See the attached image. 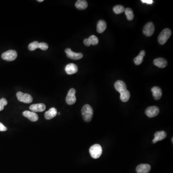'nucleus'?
<instances>
[{
	"mask_svg": "<svg viewBox=\"0 0 173 173\" xmlns=\"http://www.w3.org/2000/svg\"><path fill=\"white\" fill-rule=\"evenodd\" d=\"M81 113L85 122H89L91 121L93 115V110L91 106L89 104H85L82 107Z\"/></svg>",
	"mask_w": 173,
	"mask_h": 173,
	"instance_id": "1",
	"label": "nucleus"
},
{
	"mask_svg": "<svg viewBox=\"0 0 173 173\" xmlns=\"http://www.w3.org/2000/svg\"><path fill=\"white\" fill-rule=\"evenodd\" d=\"M89 151H90V154L92 158L98 159L100 157L102 154V149L100 145L95 144L90 147Z\"/></svg>",
	"mask_w": 173,
	"mask_h": 173,
	"instance_id": "2",
	"label": "nucleus"
},
{
	"mask_svg": "<svg viewBox=\"0 0 173 173\" xmlns=\"http://www.w3.org/2000/svg\"><path fill=\"white\" fill-rule=\"evenodd\" d=\"M172 34V32L170 29H165L162 30L161 33L159 35L158 42L160 44L163 45L167 41Z\"/></svg>",
	"mask_w": 173,
	"mask_h": 173,
	"instance_id": "3",
	"label": "nucleus"
},
{
	"mask_svg": "<svg viewBox=\"0 0 173 173\" xmlns=\"http://www.w3.org/2000/svg\"><path fill=\"white\" fill-rule=\"evenodd\" d=\"M17 56V53L14 50H8L3 52L2 55V58L3 60L7 61H12L15 60Z\"/></svg>",
	"mask_w": 173,
	"mask_h": 173,
	"instance_id": "4",
	"label": "nucleus"
},
{
	"mask_svg": "<svg viewBox=\"0 0 173 173\" xmlns=\"http://www.w3.org/2000/svg\"><path fill=\"white\" fill-rule=\"evenodd\" d=\"M17 97L18 101L25 103H30L33 101V98L30 94L24 93L19 91L17 93Z\"/></svg>",
	"mask_w": 173,
	"mask_h": 173,
	"instance_id": "5",
	"label": "nucleus"
},
{
	"mask_svg": "<svg viewBox=\"0 0 173 173\" xmlns=\"http://www.w3.org/2000/svg\"><path fill=\"white\" fill-rule=\"evenodd\" d=\"M154 29H155V28H154V24L153 23L150 22L147 23L144 26L143 29V33L147 37H150L153 35L154 32Z\"/></svg>",
	"mask_w": 173,
	"mask_h": 173,
	"instance_id": "6",
	"label": "nucleus"
},
{
	"mask_svg": "<svg viewBox=\"0 0 173 173\" xmlns=\"http://www.w3.org/2000/svg\"><path fill=\"white\" fill-rule=\"evenodd\" d=\"M75 89L72 88L69 90L67 95V98H66V102L69 105H72L74 104L76 102V97H75Z\"/></svg>",
	"mask_w": 173,
	"mask_h": 173,
	"instance_id": "7",
	"label": "nucleus"
},
{
	"mask_svg": "<svg viewBox=\"0 0 173 173\" xmlns=\"http://www.w3.org/2000/svg\"><path fill=\"white\" fill-rule=\"evenodd\" d=\"M160 110L158 107L156 106L148 107L146 109L145 113L150 118L154 117L159 113Z\"/></svg>",
	"mask_w": 173,
	"mask_h": 173,
	"instance_id": "8",
	"label": "nucleus"
},
{
	"mask_svg": "<svg viewBox=\"0 0 173 173\" xmlns=\"http://www.w3.org/2000/svg\"><path fill=\"white\" fill-rule=\"evenodd\" d=\"M65 52L67 53L68 57L73 60H79L83 57V55L81 53H77L72 51L70 48H67L65 50Z\"/></svg>",
	"mask_w": 173,
	"mask_h": 173,
	"instance_id": "9",
	"label": "nucleus"
},
{
	"mask_svg": "<svg viewBox=\"0 0 173 173\" xmlns=\"http://www.w3.org/2000/svg\"><path fill=\"white\" fill-rule=\"evenodd\" d=\"M99 43V39L94 35H91L88 39L84 40V44L87 46H90V45H96Z\"/></svg>",
	"mask_w": 173,
	"mask_h": 173,
	"instance_id": "10",
	"label": "nucleus"
},
{
	"mask_svg": "<svg viewBox=\"0 0 173 173\" xmlns=\"http://www.w3.org/2000/svg\"><path fill=\"white\" fill-rule=\"evenodd\" d=\"M46 106L43 103H37L32 104L29 107V109L33 112H41L44 111Z\"/></svg>",
	"mask_w": 173,
	"mask_h": 173,
	"instance_id": "11",
	"label": "nucleus"
},
{
	"mask_svg": "<svg viewBox=\"0 0 173 173\" xmlns=\"http://www.w3.org/2000/svg\"><path fill=\"white\" fill-rule=\"evenodd\" d=\"M115 90L121 94L127 90V85L124 81L122 80H118L114 83Z\"/></svg>",
	"mask_w": 173,
	"mask_h": 173,
	"instance_id": "12",
	"label": "nucleus"
},
{
	"mask_svg": "<svg viewBox=\"0 0 173 173\" xmlns=\"http://www.w3.org/2000/svg\"><path fill=\"white\" fill-rule=\"evenodd\" d=\"M23 115L25 117L29 119L32 122H36L39 119L38 114L33 112L29 111H25L23 113Z\"/></svg>",
	"mask_w": 173,
	"mask_h": 173,
	"instance_id": "13",
	"label": "nucleus"
},
{
	"mask_svg": "<svg viewBox=\"0 0 173 173\" xmlns=\"http://www.w3.org/2000/svg\"><path fill=\"white\" fill-rule=\"evenodd\" d=\"M167 133L164 131H157L154 134V138L152 140L153 143H156L157 141L164 140L167 137Z\"/></svg>",
	"mask_w": 173,
	"mask_h": 173,
	"instance_id": "14",
	"label": "nucleus"
},
{
	"mask_svg": "<svg viewBox=\"0 0 173 173\" xmlns=\"http://www.w3.org/2000/svg\"><path fill=\"white\" fill-rule=\"evenodd\" d=\"M151 167L148 164H140L136 168L138 173H149L151 170Z\"/></svg>",
	"mask_w": 173,
	"mask_h": 173,
	"instance_id": "15",
	"label": "nucleus"
},
{
	"mask_svg": "<svg viewBox=\"0 0 173 173\" xmlns=\"http://www.w3.org/2000/svg\"><path fill=\"white\" fill-rule=\"evenodd\" d=\"M65 71L67 74H74L78 72V67L77 65L74 63H69L66 66L65 68Z\"/></svg>",
	"mask_w": 173,
	"mask_h": 173,
	"instance_id": "16",
	"label": "nucleus"
},
{
	"mask_svg": "<svg viewBox=\"0 0 173 173\" xmlns=\"http://www.w3.org/2000/svg\"><path fill=\"white\" fill-rule=\"evenodd\" d=\"M153 63L155 66L161 68L165 67L167 64V62L163 58H158L157 59H154Z\"/></svg>",
	"mask_w": 173,
	"mask_h": 173,
	"instance_id": "17",
	"label": "nucleus"
},
{
	"mask_svg": "<svg viewBox=\"0 0 173 173\" xmlns=\"http://www.w3.org/2000/svg\"><path fill=\"white\" fill-rule=\"evenodd\" d=\"M153 97L156 100H160L162 95V91L161 88L158 87H153L152 89Z\"/></svg>",
	"mask_w": 173,
	"mask_h": 173,
	"instance_id": "18",
	"label": "nucleus"
},
{
	"mask_svg": "<svg viewBox=\"0 0 173 173\" xmlns=\"http://www.w3.org/2000/svg\"><path fill=\"white\" fill-rule=\"evenodd\" d=\"M57 114V111L56 109L54 107L51 108V109H49V111H47L45 113V118L47 120H50L55 117Z\"/></svg>",
	"mask_w": 173,
	"mask_h": 173,
	"instance_id": "19",
	"label": "nucleus"
},
{
	"mask_svg": "<svg viewBox=\"0 0 173 173\" xmlns=\"http://www.w3.org/2000/svg\"><path fill=\"white\" fill-rule=\"evenodd\" d=\"M107 24L106 21L103 20H100L98 21L97 25V30L99 33H102L106 29Z\"/></svg>",
	"mask_w": 173,
	"mask_h": 173,
	"instance_id": "20",
	"label": "nucleus"
},
{
	"mask_svg": "<svg viewBox=\"0 0 173 173\" xmlns=\"http://www.w3.org/2000/svg\"><path fill=\"white\" fill-rule=\"evenodd\" d=\"M75 6L79 10H84L88 7V2L85 0H79L75 3Z\"/></svg>",
	"mask_w": 173,
	"mask_h": 173,
	"instance_id": "21",
	"label": "nucleus"
},
{
	"mask_svg": "<svg viewBox=\"0 0 173 173\" xmlns=\"http://www.w3.org/2000/svg\"><path fill=\"white\" fill-rule=\"evenodd\" d=\"M145 56V52L141 51L140 52L139 56L136 57L134 59V62L136 65H140L143 62V57Z\"/></svg>",
	"mask_w": 173,
	"mask_h": 173,
	"instance_id": "22",
	"label": "nucleus"
},
{
	"mask_svg": "<svg viewBox=\"0 0 173 173\" xmlns=\"http://www.w3.org/2000/svg\"><path fill=\"white\" fill-rule=\"evenodd\" d=\"M130 97V93L128 90L120 94V100L123 102H127L129 100Z\"/></svg>",
	"mask_w": 173,
	"mask_h": 173,
	"instance_id": "23",
	"label": "nucleus"
},
{
	"mask_svg": "<svg viewBox=\"0 0 173 173\" xmlns=\"http://www.w3.org/2000/svg\"><path fill=\"white\" fill-rule=\"evenodd\" d=\"M125 13L127 16V19L129 21H131L133 20L134 17V15L133 13V10L130 8H127L125 9Z\"/></svg>",
	"mask_w": 173,
	"mask_h": 173,
	"instance_id": "24",
	"label": "nucleus"
},
{
	"mask_svg": "<svg viewBox=\"0 0 173 173\" xmlns=\"http://www.w3.org/2000/svg\"><path fill=\"white\" fill-rule=\"evenodd\" d=\"M113 11L116 14H120L124 12V7L121 5H117L113 7Z\"/></svg>",
	"mask_w": 173,
	"mask_h": 173,
	"instance_id": "25",
	"label": "nucleus"
},
{
	"mask_svg": "<svg viewBox=\"0 0 173 173\" xmlns=\"http://www.w3.org/2000/svg\"><path fill=\"white\" fill-rule=\"evenodd\" d=\"M39 43L37 41H35L30 43L29 45V49L30 51H34L36 49L39 48Z\"/></svg>",
	"mask_w": 173,
	"mask_h": 173,
	"instance_id": "26",
	"label": "nucleus"
},
{
	"mask_svg": "<svg viewBox=\"0 0 173 173\" xmlns=\"http://www.w3.org/2000/svg\"><path fill=\"white\" fill-rule=\"evenodd\" d=\"M7 103V101L5 98H2L0 100V111L3 110L4 107L6 106Z\"/></svg>",
	"mask_w": 173,
	"mask_h": 173,
	"instance_id": "27",
	"label": "nucleus"
},
{
	"mask_svg": "<svg viewBox=\"0 0 173 173\" xmlns=\"http://www.w3.org/2000/svg\"><path fill=\"white\" fill-rule=\"evenodd\" d=\"M48 47H49V46H48V44H47L46 43H45V42H40V43H39V49L45 51V50H47V49H48Z\"/></svg>",
	"mask_w": 173,
	"mask_h": 173,
	"instance_id": "28",
	"label": "nucleus"
},
{
	"mask_svg": "<svg viewBox=\"0 0 173 173\" xmlns=\"http://www.w3.org/2000/svg\"><path fill=\"white\" fill-rule=\"evenodd\" d=\"M7 128L3 125L2 123L0 122V131H6Z\"/></svg>",
	"mask_w": 173,
	"mask_h": 173,
	"instance_id": "29",
	"label": "nucleus"
},
{
	"mask_svg": "<svg viewBox=\"0 0 173 173\" xmlns=\"http://www.w3.org/2000/svg\"><path fill=\"white\" fill-rule=\"evenodd\" d=\"M141 2H143V3H147V4H152L153 3V1L152 0H141Z\"/></svg>",
	"mask_w": 173,
	"mask_h": 173,
	"instance_id": "30",
	"label": "nucleus"
},
{
	"mask_svg": "<svg viewBox=\"0 0 173 173\" xmlns=\"http://www.w3.org/2000/svg\"><path fill=\"white\" fill-rule=\"evenodd\" d=\"M38 2H43V0H38Z\"/></svg>",
	"mask_w": 173,
	"mask_h": 173,
	"instance_id": "31",
	"label": "nucleus"
},
{
	"mask_svg": "<svg viewBox=\"0 0 173 173\" xmlns=\"http://www.w3.org/2000/svg\"><path fill=\"white\" fill-rule=\"evenodd\" d=\"M172 142H173V138H172Z\"/></svg>",
	"mask_w": 173,
	"mask_h": 173,
	"instance_id": "32",
	"label": "nucleus"
},
{
	"mask_svg": "<svg viewBox=\"0 0 173 173\" xmlns=\"http://www.w3.org/2000/svg\"><path fill=\"white\" fill-rule=\"evenodd\" d=\"M58 114H59V115H60V114H61V113H58Z\"/></svg>",
	"mask_w": 173,
	"mask_h": 173,
	"instance_id": "33",
	"label": "nucleus"
}]
</instances>
